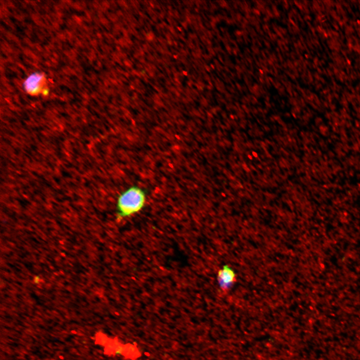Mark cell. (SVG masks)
Returning <instances> with one entry per match:
<instances>
[{"label":"cell","instance_id":"cell-1","mask_svg":"<svg viewBox=\"0 0 360 360\" xmlns=\"http://www.w3.org/2000/svg\"><path fill=\"white\" fill-rule=\"evenodd\" d=\"M146 201V194L144 189L136 185L128 188L117 198L118 219L120 220L139 212L144 208Z\"/></svg>","mask_w":360,"mask_h":360},{"label":"cell","instance_id":"cell-3","mask_svg":"<svg viewBox=\"0 0 360 360\" xmlns=\"http://www.w3.org/2000/svg\"><path fill=\"white\" fill-rule=\"evenodd\" d=\"M43 78L40 74L30 76L25 82V88L28 92L31 94H36L40 90L38 88L42 86Z\"/></svg>","mask_w":360,"mask_h":360},{"label":"cell","instance_id":"cell-2","mask_svg":"<svg viewBox=\"0 0 360 360\" xmlns=\"http://www.w3.org/2000/svg\"><path fill=\"white\" fill-rule=\"evenodd\" d=\"M236 274L228 266H224L218 274V280L220 288L226 290L230 288L236 281Z\"/></svg>","mask_w":360,"mask_h":360}]
</instances>
